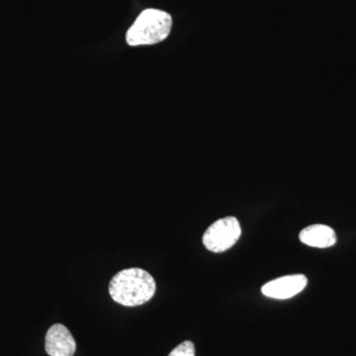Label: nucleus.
<instances>
[{
  "instance_id": "obj_1",
  "label": "nucleus",
  "mask_w": 356,
  "mask_h": 356,
  "mask_svg": "<svg viewBox=\"0 0 356 356\" xmlns=\"http://www.w3.org/2000/svg\"><path fill=\"white\" fill-rule=\"evenodd\" d=\"M153 276L142 268L124 269L112 278L110 296L116 303L126 307L140 306L149 301L156 293Z\"/></svg>"
},
{
  "instance_id": "obj_2",
  "label": "nucleus",
  "mask_w": 356,
  "mask_h": 356,
  "mask_svg": "<svg viewBox=\"0 0 356 356\" xmlns=\"http://www.w3.org/2000/svg\"><path fill=\"white\" fill-rule=\"evenodd\" d=\"M172 26V16L165 11L146 9L128 30L127 43L133 47L158 44L168 38Z\"/></svg>"
},
{
  "instance_id": "obj_3",
  "label": "nucleus",
  "mask_w": 356,
  "mask_h": 356,
  "mask_svg": "<svg viewBox=\"0 0 356 356\" xmlns=\"http://www.w3.org/2000/svg\"><path fill=\"white\" fill-rule=\"evenodd\" d=\"M241 235L242 229L236 218H222L206 229L203 243L210 252H224L238 242Z\"/></svg>"
},
{
  "instance_id": "obj_4",
  "label": "nucleus",
  "mask_w": 356,
  "mask_h": 356,
  "mask_svg": "<svg viewBox=\"0 0 356 356\" xmlns=\"http://www.w3.org/2000/svg\"><path fill=\"white\" fill-rule=\"evenodd\" d=\"M308 280L303 274H293L269 281L261 288L262 294L269 298L285 300L296 296L303 291Z\"/></svg>"
},
{
  "instance_id": "obj_5",
  "label": "nucleus",
  "mask_w": 356,
  "mask_h": 356,
  "mask_svg": "<svg viewBox=\"0 0 356 356\" xmlns=\"http://www.w3.org/2000/svg\"><path fill=\"white\" fill-rule=\"evenodd\" d=\"M44 348L50 356H74L76 343L64 325L56 324L47 332Z\"/></svg>"
},
{
  "instance_id": "obj_6",
  "label": "nucleus",
  "mask_w": 356,
  "mask_h": 356,
  "mask_svg": "<svg viewBox=\"0 0 356 356\" xmlns=\"http://www.w3.org/2000/svg\"><path fill=\"white\" fill-rule=\"evenodd\" d=\"M300 241L309 247L325 248L336 245L337 236L334 229L327 225H312L302 229Z\"/></svg>"
},
{
  "instance_id": "obj_7",
  "label": "nucleus",
  "mask_w": 356,
  "mask_h": 356,
  "mask_svg": "<svg viewBox=\"0 0 356 356\" xmlns=\"http://www.w3.org/2000/svg\"><path fill=\"white\" fill-rule=\"evenodd\" d=\"M168 356H195V346L191 341H184L177 346Z\"/></svg>"
}]
</instances>
